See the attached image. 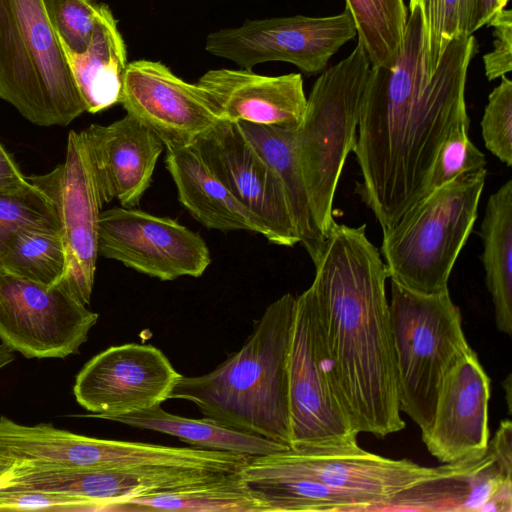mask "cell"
I'll list each match as a JSON object with an SVG mask.
<instances>
[{"instance_id": "484cf974", "label": "cell", "mask_w": 512, "mask_h": 512, "mask_svg": "<svg viewBox=\"0 0 512 512\" xmlns=\"http://www.w3.org/2000/svg\"><path fill=\"white\" fill-rule=\"evenodd\" d=\"M480 237L481 260L491 295L497 329L512 335V180L487 201Z\"/></svg>"}, {"instance_id": "5b68a950", "label": "cell", "mask_w": 512, "mask_h": 512, "mask_svg": "<svg viewBox=\"0 0 512 512\" xmlns=\"http://www.w3.org/2000/svg\"><path fill=\"white\" fill-rule=\"evenodd\" d=\"M0 100L40 126L86 111L42 0H0Z\"/></svg>"}, {"instance_id": "ab89813d", "label": "cell", "mask_w": 512, "mask_h": 512, "mask_svg": "<svg viewBox=\"0 0 512 512\" xmlns=\"http://www.w3.org/2000/svg\"><path fill=\"white\" fill-rule=\"evenodd\" d=\"M15 464L13 461L0 457V484L4 478L10 474Z\"/></svg>"}, {"instance_id": "4316f807", "label": "cell", "mask_w": 512, "mask_h": 512, "mask_svg": "<svg viewBox=\"0 0 512 512\" xmlns=\"http://www.w3.org/2000/svg\"><path fill=\"white\" fill-rule=\"evenodd\" d=\"M112 421L174 436L196 448L248 457L262 456L289 447L271 439L231 429L206 417L192 419L171 414L162 409L161 405L118 416Z\"/></svg>"}, {"instance_id": "5bb4252c", "label": "cell", "mask_w": 512, "mask_h": 512, "mask_svg": "<svg viewBox=\"0 0 512 512\" xmlns=\"http://www.w3.org/2000/svg\"><path fill=\"white\" fill-rule=\"evenodd\" d=\"M33 179L55 200L67 269L60 282L76 299L89 304L98 257V223L103 206L80 133L70 131L65 162Z\"/></svg>"}, {"instance_id": "7c38bea8", "label": "cell", "mask_w": 512, "mask_h": 512, "mask_svg": "<svg viewBox=\"0 0 512 512\" xmlns=\"http://www.w3.org/2000/svg\"><path fill=\"white\" fill-rule=\"evenodd\" d=\"M98 255L161 281L200 277L211 263L198 232L174 219L122 206L100 213Z\"/></svg>"}, {"instance_id": "d4e9b609", "label": "cell", "mask_w": 512, "mask_h": 512, "mask_svg": "<svg viewBox=\"0 0 512 512\" xmlns=\"http://www.w3.org/2000/svg\"><path fill=\"white\" fill-rule=\"evenodd\" d=\"M109 512H268L240 471L174 490L155 492L110 506Z\"/></svg>"}, {"instance_id": "f1b7e54d", "label": "cell", "mask_w": 512, "mask_h": 512, "mask_svg": "<svg viewBox=\"0 0 512 512\" xmlns=\"http://www.w3.org/2000/svg\"><path fill=\"white\" fill-rule=\"evenodd\" d=\"M67 255L60 231L21 229L0 252V271L48 286L65 276Z\"/></svg>"}, {"instance_id": "4dcf8cb0", "label": "cell", "mask_w": 512, "mask_h": 512, "mask_svg": "<svg viewBox=\"0 0 512 512\" xmlns=\"http://www.w3.org/2000/svg\"><path fill=\"white\" fill-rule=\"evenodd\" d=\"M48 20L60 42L75 53L91 40L104 3L95 0H42Z\"/></svg>"}, {"instance_id": "2e32d148", "label": "cell", "mask_w": 512, "mask_h": 512, "mask_svg": "<svg viewBox=\"0 0 512 512\" xmlns=\"http://www.w3.org/2000/svg\"><path fill=\"white\" fill-rule=\"evenodd\" d=\"M201 157L247 209L269 229L273 244L299 243L284 186L238 122L221 120L194 143Z\"/></svg>"}, {"instance_id": "277c9868", "label": "cell", "mask_w": 512, "mask_h": 512, "mask_svg": "<svg viewBox=\"0 0 512 512\" xmlns=\"http://www.w3.org/2000/svg\"><path fill=\"white\" fill-rule=\"evenodd\" d=\"M486 176L485 168L430 191L383 231L379 251L391 280L422 294L449 290L451 271L477 219Z\"/></svg>"}, {"instance_id": "ffe728a7", "label": "cell", "mask_w": 512, "mask_h": 512, "mask_svg": "<svg viewBox=\"0 0 512 512\" xmlns=\"http://www.w3.org/2000/svg\"><path fill=\"white\" fill-rule=\"evenodd\" d=\"M80 135L102 205L117 199L122 207L137 206L165 148L160 139L129 114L106 126L92 124Z\"/></svg>"}, {"instance_id": "83f0119b", "label": "cell", "mask_w": 512, "mask_h": 512, "mask_svg": "<svg viewBox=\"0 0 512 512\" xmlns=\"http://www.w3.org/2000/svg\"><path fill=\"white\" fill-rule=\"evenodd\" d=\"M371 67L395 66L404 42L407 10L403 0H345Z\"/></svg>"}, {"instance_id": "9c48e42d", "label": "cell", "mask_w": 512, "mask_h": 512, "mask_svg": "<svg viewBox=\"0 0 512 512\" xmlns=\"http://www.w3.org/2000/svg\"><path fill=\"white\" fill-rule=\"evenodd\" d=\"M290 448L345 445L359 434L326 346L314 289L296 297L288 352Z\"/></svg>"}, {"instance_id": "7a4b0ae2", "label": "cell", "mask_w": 512, "mask_h": 512, "mask_svg": "<svg viewBox=\"0 0 512 512\" xmlns=\"http://www.w3.org/2000/svg\"><path fill=\"white\" fill-rule=\"evenodd\" d=\"M365 227L333 226L311 286L352 423L358 433L386 437L404 429L405 421L385 289L388 272Z\"/></svg>"}, {"instance_id": "74e56055", "label": "cell", "mask_w": 512, "mask_h": 512, "mask_svg": "<svg viewBox=\"0 0 512 512\" xmlns=\"http://www.w3.org/2000/svg\"><path fill=\"white\" fill-rule=\"evenodd\" d=\"M28 183L25 176L9 152L0 142V189H12Z\"/></svg>"}, {"instance_id": "8d00e7d4", "label": "cell", "mask_w": 512, "mask_h": 512, "mask_svg": "<svg viewBox=\"0 0 512 512\" xmlns=\"http://www.w3.org/2000/svg\"><path fill=\"white\" fill-rule=\"evenodd\" d=\"M510 0H460V34L471 36L487 25Z\"/></svg>"}, {"instance_id": "ba28073f", "label": "cell", "mask_w": 512, "mask_h": 512, "mask_svg": "<svg viewBox=\"0 0 512 512\" xmlns=\"http://www.w3.org/2000/svg\"><path fill=\"white\" fill-rule=\"evenodd\" d=\"M408 459H391L345 445L286 448L249 457L240 473L248 482L299 479L350 498L357 512H376L394 495L436 475Z\"/></svg>"}, {"instance_id": "1f68e13d", "label": "cell", "mask_w": 512, "mask_h": 512, "mask_svg": "<svg viewBox=\"0 0 512 512\" xmlns=\"http://www.w3.org/2000/svg\"><path fill=\"white\" fill-rule=\"evenodd\" d=\"M469 127L470 122L459 124L444 140L437 153L425 195L463 174L485 169V155L469 139Z\"/></svg>"}, {"instance_id": "e575fe53", "label": "cell", "mask_w": 512, "mask_h": 512, "mask_svg": "<svg viewBox=\"0 0 512 512\" xmlns=\"http://www.w3.org/2000/svg\"><path fill=\"white\" fill-rule=\"evenodd\" d=\"M86 502L80 498L37 490L0 488V510L84 511Z\"/></svg>"}, {"instance_id": "d6986e66", "label": "cell", "mask_w": 512, "mask_h": 512, "mask_svg": "<svg viewBox=\"0 0 512 512\" xmlns=\"http://www.w3.org/2000/svg\"><path fill=\"white\" fill-rule=\"evenodd\" d=\"M490 378L471 350L446 374L422 440L442 464L483 454L489 442Z\"/></svg>"}, {"instance_id": "d590c367", "label": "cell", "mask_w": 512, "mask_h": 512, "mask_svg": "<svg viewBox=\"0 0 512 512\" xmlns=\"http://www.w3.org/2000/svg\"><path fill=\"white\" fill-rule=\"evenodd\" d=\"M493 27V49L483 56L485 76L489 81L512 70V11L502 9L487 24Z\"/></svg>"}, {"instance_id": "52a82bcc", "label": "cell", "mask_w": 512, "mask_h": 512, "mask_svg": "<svg viewBox=\"0 0 512 512\" xmlns=\"http://www.w3.org/2000/svg\"><path fill=\"white\" fill-rule=\"evenodd\" d=\"M389 311L399 408L424 432L446 374L472 348L449 290L422 294L391 280Z\"/></svg>"}, {"instance_id": "603a6c76", "label": "cell", "mask_w": 512, "mask_h": 512, "mask_svg": "<svg viewBox=\"0 0 512 512\" xmlns=\"http://www.w3.org/2000/svg\"><path fill=\"white\" fill-rule=\"evenodd\" d=\"M61 45L87 112L97 113L120 103L127 53L108 5H103L84 52L75 53Z\"/></svg>"}, {"instance_id": "e0dca14e", "label": "cell", "mask_w": 512, "mask_h": 512, "mask_svg": "<svg viewBox=\"0 0 512 512\" xmlns=\"http://www.w3.org/2000/svg\"><path fill=\"white\" fill-rule=\"evenodd\" d=\"M120 104L152 131L166 150L193 145L222 119L206 92L161 62L128 63Z\"/></svg>"}, {"instance_id": "44dd1931", "label": "cell", "mask_w": 512, "mask_h": 512, "mask_svg": "<svg viewBox=\"0 0 512 512\" xmlns=\"http://www.w3.org/2000/svg\"><path fill=\"white\" fill-rule=\"evenodd\" d=\"M197 84L222 120L296 129L307 98L299 73L264 76L251 69H214Z\"/></svg>"}, {"instance_id": "ac0fdd59", "label": "cell", "mask_w": 512, "mask_h": 512, "mask_svg": "<svg viewBox=\"0 0 512 512\" xmlns=\"http://www.w3.org/2000/svg\"><path fill=\"white\" fill-rule=\"evenodd\" d=\"M227 473L183 468L64 469L15 465L0 488L37 490L77 497L84 511H107L117 503L174 490Z\"/></svg>"}, {"instance_id": "8fae6325", "label": "cell", "mask_w": 512, "mask_h": 512, "mask_svg": "<svg viewBox=\"0 0 512 512\" xmlns=\"http://www.w3.org/2000/svg\"><path fill=\"white\" fill-rule=\"evenodd\" d=\"M355 36L353 19L345 9L326 17L295 15L247 20L239 27L210 33L205 50L243 69L282 61L315 75L324 71L332 56Z\"/></svg>"}, {"instance_id": "9a60e30c", "label": "cell", "mask_w": 512, "mask_h": 512, "mask_svg": "<svg viewBox=\"0 0 512 512\" xmlns=\"http://www.w3.org/2000/svg\"><path fill=\"white\" fill-rule=\"evenodd\" d=\"M512 510V438L496 433L480 455L439 466V472L397 493L380 511Z\"/></svg>"}, {"instance_id": "8992f818", "label": "cell", "mask_w": 512, "mask_h": 512, "mask_svg": "<svg viewBox=\"0 0 512 512\" xmlns=\"http://www.w3.org/2000/svg\"><path fill=\"white\" fill-rule=\"evenodd\" d=\"M371 64L363 47L322 72L294 131L295 151L314 221L326 238L336 224L333 199L356 130Z\"/></svg>"}, {"instance_id": "d6a6232c", "label": "cell", "mask_w": 512, "mask_h": 512, "mask_svg": "<svg viewBox=\"0 0 512 512\" xmlns=\"http://www.w3.org/2000/svg\"><path fill=\"white\" fill-rule=\"evenodd\" d=\"M421 14L425 42L426 68L431 75L448 44L460 36V0H410L409 10Z\"/></svg>"}, {"instance_id": "cb8c5ba5", "label": "cell", "mask_w": 512, "mask_h": 512, "mask_svg": "<svg viewBox=\"0 0 512 512\" xmlns=\"http://www.w3.org/2000/svg\"><path fill=\"white\" fill-rule=\"evenodd\" d=\"M238 123L250 143L280 178L299 243L316 264L322 254L326 238L319 231L311 212L295 151V129Z\"/></svg>"}, {"instance_id": "f35d334b", "label": "cell", "mask_w": 512, "mask_h": 512, "mask_svg": "<svg viewBox=\"0 0 512 512\" xmlns=\"http://www.w3.org/2000/svg\"><path fill=\"white\" fill-rule=\"evenodd\" d=\"M14 360V351L1 342L0 344V369Z\"/></svg>"}, {"instance_id": "6da1fadb", "label": "cell", "mask_w": 512, "mask_h": 512, "mask_svg": "<svg viewBox=\"0 0 512 512\" xmlns=\"http://www.w3.org/2000/svg\"><path fill=\"white\" fill-rule=\"evenodd\" d=\"M477 52L474 35H460L429 75L423 22L415 8L395 66L371 67L352 151L362 177L355 193L382 231L425 195L444 140L459 124L470 122L465 87Z\"/></svg>"}, {"instance_id": "836d02e7", "label": "cell", "mask_w": 512, "mask_h": 512, "mask_svg": "<svg viewBox=\"0 0 512 512\" xmlns=\"http://www.w3.org/2000/svg\"><path fill=\"white\" fill-rule=\"evenodd\" d=\"M485 147L502 163L512 165V81L505 75L488 96L480 122Z\"/></svg>"}, {"instance_id": "7402d4cb", "label": "cell", "mask_w": 512, "mask_h": 512, "mask_svg": "<svg viewBox=\"0 0 512 512\" xmlns=\"http://www.w3.org/2000/svg\"><path fill=\"white\" fill-rule=\"evenodd\" d=\"M165 164L178 200L203 226L222 232L250 231L272 242L266 225L217 178L194 144L166 150Z\"/></svg>"}, {"instance_id": "3957f363", "label": "cell", "mask_w": 512, "mask_h": 512, "mask_svg": "<svg viewBox=\"0 0 512 512\" xmlns=\"http://www.w3.org/2000/svg\"><path fill=\"white\" fill-rule=\"evenodd\" d=\"M295 307L291 293L272 302L239 350L209 373L182 375L169 400H187L219 424L289 446L288 352Z\"/></svg>"}, {"instance_id": "30bf717a", "label": "cell", "mask_w": 512, "mask_h": 512, "mask_svg": "<svg viewBox=\"0 0 512 512\" xmlns=\"http://www.w3.org/2000/svg\"><path fill=\"white\" fill-rule=\"evenodd\" d=\"M98 317L60 283L0 271V340L26 358L77 354Z\"/></svg>"}, {"instance_id": "f546056e", "label": "cell", "mask_w": 512, "mask_h": 512, "mask_svg": "<svg viewBox=\"0 0 512 512\" xmlns=\"http://www.w3.org/2000/svg\"><path fill=\"white\" fill-rule=\"evenodd\" d=\"M30 228L60 231L55 200L32 176L23 186L0 189V252L15 232Z\"/></svg>"}, {"instance_id": "4fadbf2b", "label": "cell", "mask_w": 512, "mask_h": 512, "mask_svg": "<svg viewBox=\"0 0 512 512\" xmlns=\"http://www.w3.org/2000/svg\"><path fill=\"white\" fill-rule=\"evenodd\" d=\"M181 377L160 349L127 343L92 357L77 374L73 393L95 417L112 420L160 406Z\"/></svg>"}]
</instances>
